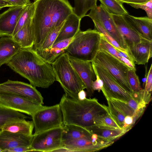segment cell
Instances as JSON below:
<instances>
[{
  "instance_id": "6da1fadb",
  "label": "cell",
  "mask_w": 152,
  "mask_h": 152,
  "mask_svg": "<svg viewBox=\"0 0 152 152\" xmlns=\"http://www.w3.org/2000/svg\"><path fill=\"white\" fill-rule=\"evenodd\" d=\"M31 20L34 35L32 48L40 47L49 33L64 22L73 12L68 0H35Z\"/></svg>"
},
{
  "instance_id": "7a4b0ae2",
  "label": "cell",
  "mask_w": 152,
  "mask_h": 152,
  "mask_svg": "<svg viewBox=\"0 0 152 152\" xmlns=\"http://www.w3.org/2000/svg\"><path fill=\"white\" fill-rule=\"evenodd\" d=\"M6 64L35 87L47 88L56 81L51 64L32 48L21 49Z\"/></svg>"
},
{
  "instance_id": "3957f363",
  "label": "cell",
  "mask_w": 152,
  "mask_h": 152,
  "mask_svg": "<svg viewBox=\"0 0 152 152\" xmlns=\"http://www.w3.org/2000/svg\"><path fill=\"white\" fill-rule=\"evenodd\" d=\"M59 104L64 125L85 128L94 125L98 117L109 113L107 106L101 104L95 98L76 100L64 94Z\"/></svg>"
},
{
  "instance_id": "277c9868",
  "label": "cell",
  "mask_w": 152,
  "mask_h": 152,
  "mask_svg": "<svg viewBox=\"0 0 152 152\" xmlns=\"http://www.w3.org/2000/svg\"><path fill=\"white\" fill-rule=\"evenodd\" d=\"M102 34L96 29L80 30L65 50L69 57L92 62L99 49Z\"/></svg>"
},
{
  "instance_id": "5b68a950",
  "label": "cell",
  "mask_w": 152,
  "mask_h": 152,
  "mask_svg": "<svg viewBox=\"0 0 152 152\" xmlns=\"http://www.w3.org/2000/svg\"><path fill=\"white\" fill-rule=\"evenodd\" d=\"M56 77L68 96L79 100L78 94L86 87L72 65L68 56L64 53L51 64Z\"/></svg>"
},
{
  "instance_id": "8992f818",
  "label": "cell",
  "mask_w": 152,
  "mask_h": 152,
  "mask_svg": "<svg viewBox=\"0 0 152 152\" xmlns=\"http://www.w3.org/2000/svg\"><path fill=\"white\" fill-rule=\"evenodd\" d=\"M91 62L103 67L123 88L133 93L127 80L128 72L130 68L126 64L107 51L101 48H99Z\"/></svg>"
},
{
  "instance_id": "52a82bcc",
  "label": "cell",
  "mask_w": 152,
  "mask_h": 152,
  "mask_svg": "<svg viewBox=\"0 0 152 152\" xmlns=\"http://www.w3.org/2000/svg\"><path fill=\"white\" fill-rule=\"evenodd\" d=\"M31 117L34 128V134L61 127L63 125L62 114L59 104L46 106L36 112Z\"/></svg>"
},
{
  "instance_id": "ba28073f",
  "label": "cell",
  "mask_w": 152,
  "mask_h": 152,
  "mask_svg": "<svg viewBox=\"0 0 152 152\" xmlns=\"http://www.w3.org/2000/svg\"><path fill=\"white\" fill-rule=\"evenodd\" d=\"M91 63L95 75L103 81L101 91L107 99L113 98L127 101L132 97V93L123 88L106 69Z\"/></svg>"
},
{
  "instance_id": "9c48e42d",
  "label": "cell",
  "mask_w": 152,
  "mask_h": 152,
  "mask_svg": "<svg viewBox=\"0 0 152 152\" xmlns=\"http://www.w3.org/2000/svg\"><path fill=\"white\" fill-rule=\"evenodd\" d=\"M86 16L97 22L120 46L128 53L127 46L118 29L112 15L101 4L91 9L90 12Z\"/></svg>"
},
{
  "instance_id": "30bf717a",
  "label": "cell",
  "mask_w": 152,
  "mask_h": 152,
  "mask_svg": "<svg viewBox=\"0 0 152 152\" xmlns=\"http://www.w3.org/2000/svg\"><path fill=\"white\" fill-rule=\"evenodd\" d=\"M62 126L34 134L30 145L32 151L53 152L62 147Z\"/></svg>"
},
{
  "instance_id": "8fae6325",
  "label": "cell",
  "mask_w": 152,
  "mask_h": 152,
  "mask_svg": "<svg viewBox=\"0 0 152 152\" xmlns=\"http://www.w3.org/2000/svg\"><path fill=\"white\" fill-rule=\"evenodd\" d=\"M11 94L22 96L39 104H43L41 94L30 84L8 80L0 84V94Z\"/></svg>"
},
{
  "instance_id": "7c38bea8",
  "label": "cell",
  "mask_w": 152,
  "mask_h": 152,
  "mask_svg": "<svg viewBox=\"0 0 152 152\" xmlns=\"http://www.w3.org/2000/svg\"><path fill=\"white\" fill-rule=\"evenodd\" d=\"M114 141L104 140L93 134L91 137L62 141V147L68 152H94L111 145Z\"/></svg>"
},
{
  "instance_id": "4fadbf2b",
  "label": "cell",
  "mask_w": 152,
  "mask_h": 152,
  "mask_svg": "<svg viewBox=\"0 0 152 152\" xmlns=\"http://www.w3.org/2000/svg\"><path fill=\"white\" fill-rule=\"evenodd\" d=\"M0 106L32 116L46 106L25 97L11 94H0Z\"/></svg>"
},
{
  "instance_id": "5bb4252c",
  "label": "cell",
  "mask_w": 152,
  "mask_h": 152,
  "mask_svg": "<svg viewBox=\"0 0 152 152\" xmlns=\"http://www.w3.org/2000/svg\"><path fill=\"white\" fill-rule=\"evenodd\" d=\"M28 5L10 7L0 14V37H12L18 21Z\"/></svg>"
},
{
  "instance_id": "9a60e30c",
  "label": "cell",
  "mask_w": 152,
  "mask_h": 152,
  "mask_svg": "<svg viewBox=\"0 0 152 152\" xmlns=\"http://www.w3.org/2000/svg\"><path fill=\"white\" fill-rule=\"evenodd\" d=\"M72 65L75 70L84 84L87 95L89 97L93 95L94 91L92 87L93 81L96 76L93 69L91 62L78 60L69 57Z\"/></svg>"
},
{
  "instance_id": "2e32d148",
  "label": "cell",
  "mask_w": 152,
  "mask_h": 152,
  "mask_svg": "<svg viewBox=\"0 0 152 152\" xmlns=\"http://www.w3.org/2000/svg\"><path fill=\"white\" fill-rule=\"evenodd\" d=\"M112 15L127 46L129 54V51L140 42L142 37L128 23L123 15Z\"/></svg>"
},
{
  "instance_id": "e0dca14e",
  "label": "cell",
  "mask_w": 152,
  "mask_h": 152,
  "mask_svg": "<svg viewBox=\"0 0 152 152\" xmlns=\"http://www.w3.org/2000/svg\"><path fill=\"white\" fill-rule=\"evenodd\" d=\"M34 134L27 135L1 130L0 148L3 152L16 147L30 145Z\"/></svg>"
},
{
  "instance_id": "ac0fdd59",
  "label": "cell",
  "mask_w": 152,
  "mask_h": 152,
  "mask_svg": "<svg viewBox=\"0 0 152 152\" xmlns=\"http://www.w3.org/2000/svg\"><path fill=\"white\" fill-rule=\"evenodd\" d=\"M129 54L135 64H145L152 56V40L142 37L140 42L129 51Z\"/></svg>"
},
{
  "instance_id": "d6986e66",
  "label": "cell",
  "mask_w": 152,
  "mask_h": 152,
  "mask_svg": "<svg viewBox=\"0 0 152 152\" xmlns=\"http://www.w3.org/2000/svg\"><path fill=\"white\" fill-rule=\"evenodd\" d=\"M128 23L142 37L152 40V19L136 17L129 14L123 15Z\"/></svg>"
},
{
  "instance_id": "ffe728a7",
  "label": "cell",
  "mask_w": 152,
  "mask_h": 152,
  "mask_svg": "<svg viewBox=\"0 0 152 152\" xmlns=\"http://www.w3.org/2000/svg\"><path fill=\"white\" fill-rule=\"evenodd\" d=\"M21 49L11 37L0 38V67L7 64Z\"/></svg>"
},
{
  "instance_id": "44dd1931",
  "label": "cell",
  "mask_w": 152,
  "mask_h": 152,
  "mask_svg": "<svg viewBox=\"0 0 152 152\" xmlns=\"http://www.w3.org/2000/svg\"><path fill=\"white\" fill-rule=\"evenodd\" d=\"M81 20L73 12L69 15L65 20L54 44L73 37L80 30Z\"/></svg>"
},
{
  "instance_id": "7402d4cb",
  "label": "cell",
  "mask_w": 152,
  "mask_h": 152,
  "mask_svg": "<svg viewBox=\"0 0 152 152\" xmlns=\"http://www.w3.org/2000/svg\"><path fill=\"white\" fill-rule=\"evenodd\" d=\"M92 134L104 140L114 141L127 132L126 130L100 125H94L85 128Z\"/></svg>"
},
{
  "instance_id": "603a6c76",
  "label": "cell",
  "mask_w": 152,
  "mask_h": 152,
  "mask_svg": "<svg viewBox=\"0 0 152 152\" xmlns=\"http://www.w3.org/2000/svg\"><path fill=\"white\" fill-rule=\"evenodd\" d=\"M31 20L12 37L21 49L32 48L33 46L34 35Z\"/></svg>"
},
{
  "instance_id": "cb8c5ba5",
  "label": "cell",
  "mask_w": 152,
  "mask_h": 152,
  "mask_svg": "<svg viewBox=\"0 0 152 152\" xmlns=\"http://www.w3.org/2000/svg\"><path fill=\"white\" fill-rule=\"evenodd\" d=\"M99 48L107 51L130 68L136 70L135 64H133L134 62L129 56L126 53L116 49L107 41L102 34Z\"/></svg>"
},
{
  "instance_id": "d4e9b609",
  "label": "cell",
  "mask_w": 152,
  "mask_h": 152,
  "mask_svg": "<svg viewBox=\"0 0 152 152\" xmlns=\"http://www.w3.org/2000/svg\"><path fill=\"white\" fill-rule=\"evenodd\" d=\"M62 127V141L91 137L93 134L86 128L79 126L63 124Z\"/></svg>"
},
{
  "instance_id": "484cf974",
  "label": "cell",
  "mask_w": 152,
  "mask_h": 152,
  "mask_svg": "<svg viewBox=\"0 0 152 152\" xmlns=\"http://www.w3.org/2000/svg\"><path fill=\"white\" fill-rule=\"evenodd\" d=\"M34 128L32 121L23 119L9 123L5 125L1 130L13 133L32 135Z\"/></svg>"
},
{
  "instance_id": "4316f807",
  "label": "cell",
  "mask_w": 152,
  "mask_h": 152,
  "mask_svg": "<svg viewBox=\"0 0 152 152\" xmlns=\"http://www.w3.org/2000/svg\"><path fill=\"white\" fill-rule=\"evenodd\" d=\"M28 117L22 113L0 106V129L9 123Z\"/></svg>"
},
{
  "instance_id": "83f0119b",
  "label": "cell",
  "mask_w": 152,
  "mask_h": 152,
  "mask_svg": "<svg viewBox=\"0 0 152 152\" xmlns=\"http://www.w3.org/2000/svg\"><path fill=\"white\" fill-rule=\"evenodd\" d=\"M73 13L81 19L86 16L87 12L96 6L98 0H74Z\"/></svg>"
},
{
  "instance_id": "f1b7e54d",
  "label": "cell",
  "mask_w": 152,
  "mask_h": 152,
  "mask_svg": "<svg viewBox=\"0 0 152 152\" xmlns=\"http://www.w3.org/2000/svg\"><path fill=\"white\" fill-rule=\"evenodd\" d=\"M98 0L111 15H123L129 14L123 4L118 0Z\"/></svg>"
},
{
  "instance_id": "f546056e",
  "label": "cell",
  "mask_w": 152,
  "mask_h": 152,
  "mask_svg": "<svg viewBox=\"0 0 152 152\" xmlns=\"http://www.w3.org/2000/svg\"><path fill=\"white\" fill-rule=\"evenodd\" d=\"M34 10V2L31 3L27 6L19 19L11 37L31 19Z\"/></svg>"
},
{
  "instance_id": "4dcf8cb0",
  "label": "cell",
  "mask_w": 152,
  "mask_h": 152,
  "mask_svg": "<svg viewBox=\"0 0 152 152\" xmlns=\"http://www.w3.org/2000/svg\"><path fill=\"white\" fill-rule=\"evenodd\" d=\"M107 100L108 104L107 107L110 115L121 128L124 129L125 116L115 106L110 99Z\"/></svg>"
},
{
  "instance_id": "1f68e13d",
  "label": "cell",
  "mask_w": 152,
  "mask_h": 152,
  "mask_svg": "<svg viewBox=\"0 0 152 152\" xmlns=\"http://www.w3.org/2000/svg\"><path fill=\"white\" fill-rule=\"evenodd\" d=\"M36 52L44 60L52 64L59 56L65 53V50L51 47Z\"/></svg>"
},
{
  "instance_id": "d6a6232c",
  "label": "cell",
  "mask_w": 152,
  "mask_h": 152,
  "mask_svg": "<svg viewBox=\"0 0 152 152\" xmlns=\"http://www.w3.org/2000/svg\"><path fill=\"white\" fill-rule=\"evenodd\" d=\"M65 21L49 33L40 48L37 51L49 48L52 46L57 38Z\"/></svg>"
},
{
  "instance_id": "836d02e7",
  "label": "cell",
  "mask_w": 152,
  "mask_h": 152,
  "mask_svg": "<svg viewBox=\"0 0 152 152\" xmlns=\"http://www.w3.org/2000/svg\"><path fill=\"white\" fill-rule=\"evenodd\" d=\"M127 76L129 84L133 93L139 92L142 89L139 77L136 73V70L129 69Z\"/></svg>"
},
{
  "instance_id": "e575fe53",
  "label": "cell",
  "mask_w": 152,
  "mask_h": 152,
  "mask_svg": "<svg viewBox=\"0 0 152 152\" xmlns=\"http://www.w3.org/2000/svg\"><path fill=\"white\" fill-rule=\"evenodd\" d=\"M93 21L94 23L96 29L102 34L110 44L119 51L126 53L129 56L128 52L126 50L121 48L117 42L109 35L97 22L94 20ZM129 57H130V56Z\"/></svg>"
},
{
  "instance_id": "d590c367",
  "label": "cell",
  "mask_w": 152,
  "mask_h": 152,
  "mask_svg": "<svg viewBox=\"0 0 152 152\" xmlns=\"http://www.w3.org/2000/svg\"><path fill=\"white\" fill-rule=\"evenodd\" d=\"M115 106L125 116H133L135 111L129 105L127 101L115 99H110Z\"/></svg>"
},
{
  "instance_id": "8d00e7d4",
  "label": "cell",
  "mask_w": 152,
  "mask_h": 152,
  "mask_svg": "<svg viewBox=\"0 0 152 152\" xmlns=\"http://www.w3.org/2000/svg\"><path fill=\"white\" fill-rule=\"evenodd\" d=\"M96 124L122 129L116 124L109 113L97 117L94 121V125Z\"/></svg>"
},
{
  "instance_id": "74e56055",
  "label": "cell",
  "mask_w": 152,
  "mask_h": 152,
  "mask_svg": "<svg viewBox=\"0 0 152 152\" xmlns=\"http://www.w3.org/2000/svg\"><path fill=\"white\" fill-rule=\"evenodd\" d=\"M129 4L134 8L140 9L144 10L147 14V17L152 19V0H149L142 4Z\"/></svg>"
},
{
  "instance_id": "f35d334b",
  "label": "cell",
  "mask_w": 152,
  "mask_h": 152,
  "mask_svg": "<svg viewBox=\"0 0 152 152\" xmlns=\"http://www.w3.org/2000/svg\"><path fill=\"white\" fill-rule=\"evenodd\" d=\"M144 90L146 91L151 93L152 89V64H151L148 72L146 80L143 83Z\"/></svg>"
},
{
  "instance_id": "ab89813d",
  "label": "cell",
  "mask_w": 152,
  "mask_h": 152,
  "mask_svg": "<svg viewBox=\"0 0 152 152\" xmlns=\"http://www.w3.org/2000/svg\"><path fill=\"white\" fill-rule=\"evenodd\" d=\"M73 38L65 39L59 41L54 44L51 47L65 50L72 41Z\"/></svg>"
},
{
  "instance_id": "60d3db41",
  "label": "cell",
  "mask_w": 152,
  "mask_h": 152,
  "mask_svg": "<svg viewBox=\"0 0 152 152\" xmlns=\"http://www.w3.org/2000/svg\"><path fill=\"white\" fill-rule=\"evenodd\" d=\"M96 75V80L93 81L92 83V88L94 91H97L98 92H100L103 86V82L98 75Z\"/></svg>"
},
{
  "instance_id": "b9f144b4",
  "label": "cell",
  "mask_w": 152,
  "mask_h": 152,
  "mask_svg": "<svg viewBox=\"0 0 152 152\" xmlns=\"http://www.w3.org/2000/svg\"><path fill=\"white\" fill-rule=\"evenodd\" d=\"M32 151L30 145L16 147L5 150L4 152H25Z\"/></svg>"
},
{
  "instance_id": "7bdbcfd3",
  "label": "cell",
  "mask_w": 152,
  "mask_h": 152,
  "mask_svg": "<svg viewBox=\"0 0 152 152\" xmlns=\"http://www.w3.org/2000/svg\"><path fill=\"white\" fill-rule=\"evenodd\" d=\"M14 6H26L31 2L30 0H7Z\"/></svg>"
},
{
  "instance_id": "ee69618b",
  "label": "cell",
  "mask_w": 152,
  "mask_h": 152,
  "mask_svg": "<svg viewBox=\"0 0 152 152\" xmlns=\"http://www.w3.org/2000/svg\"><path fill=\"white\" fill-rule=\"evenodd\" d=\"M122 4L125 3L130 4H140L145 3L149 0H118Z\"/></svg>"
},
{
  "instance_id": "f6af8a7d",
  "label": "cell",
  "mask_w": 152,
  "mask_h": 152,
  "mask_svg": "<svg viewBox=\"0 0 152 152\" xmlns=\"http://www.w3.org/2000/svg\"><path fill=\"white\" fill-rule=\"evenodd\" d=\"M14 6L10 2L4 0H0V10L5 7H11Z\"/></svg>"
},
{
  "instance_id": "bcb514c9",
  "label": "cell",
  "mask_w": 152,
  "mask_h": 152,
  "mask_svg": "<svg viewBox=\"0 0 152 152\" xmlns=\"http://www.w3.org/2000/svg\"><path fill=\"white\" fill-rule=\"evenodd\" d=\"M87 96L86 93L84 90L80 91L78 94V98L79 100H83L86 98Z\"/></svg>"
},
{
  "instance_id": "7dc6e473",
  "label": "cell",
  "mask_w": 152,
  "mask_h": 152,
  "mask_svg": "<svg viewBox=\"0 0 152 152\" xmlns=\"http://www.w3.org/2000/svg\"><path fill=\"white\" fill-rule=\"evenodd\" d=\"M0 152H3V150L0 148Z\"/></svg>"
},
{
  "instance_id": "c3c4849f",
  "label": "cell",
  "mask_w": 152,
  "mask_h": 152,
  "mask_svg": "<svg viewBox=\"0 0 152 152\" xmlns=\"http://www.w3.org/2000/svg\"><path fill=\"white\" fill-rule=\"evenodd\" d=\"M5 0V1H7V0Z\"/></svg>"
}]
</instances>
